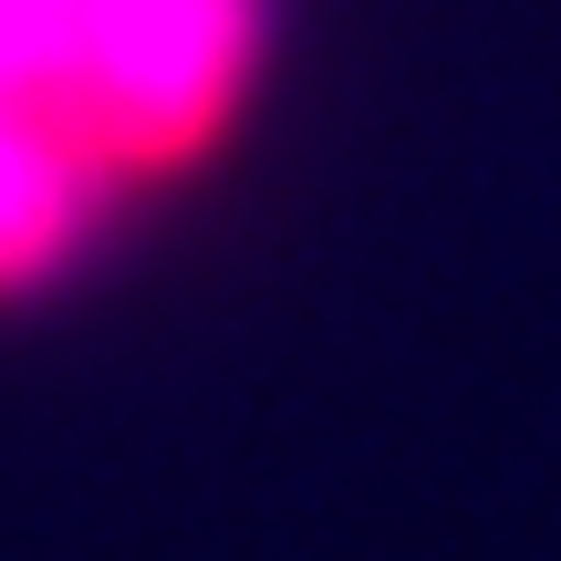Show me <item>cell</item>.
<instances>
[{
    "label": "cell",
    "mask_w": 561,
    "mask_h": 561,
    "mask_svg": "<svg viewBox=\"0 0 561 561\" xmlns=\"http://www.w3.org/2000/svg\"><path fill=\"white\" fill-rule=\"evenodd\" d=\"M261 73L271 0H11L0 53V94L32 104L115 208L219 157Z\"/></svg>",
    "instance_id": "6da1fadb"
},
{
    "label": "cell",
    "mask_w": 561,
    "mask_h": 561,
    "mask_svg": "<svg viewBox=\"0 0 561 561\" xmlns=\"http://www.w3.org/2000/svg\"><path fill=\"white\" fill-rule=\"evenodd\" d=\"M104 219L115 198L94 187V167L32 104L0 94V301H42L53 280H73Z\"/></svg>",
    "instance_id": "7a4b0ae2"
}]
</instances>
